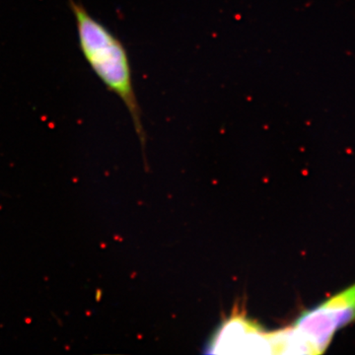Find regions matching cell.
Returning <instances> with one entry per match:
<instances>
[{
  "mask_svg": "<svg viewBox=\"0 0 355 355\" xmlns=\"http://www.w3.org/2000/svg\"><path fill=\"white\" fill-rule=\"evenodd\" d=\"M355 322V284L305 311L286 331V354H321L336 334Z\"/></svg>",
  "mask_w": 355,
  "mask_h": 355,
  "instance_id": "7a4b0ae2",
  "label": "cell"
},
{
  "mask_svg": "<svg viewBox=\"0 0 355 355\" xmlns=\"http://www.w3.org/2000/svg\"><path fill=\"white\" fill-rule=\"evenodd\" d=\"M210 354H273L272 331L235 313L221 324L207 343Z\"/></svg>",
  "mask_w": 355,
  "mask_h": 355,
  "instance_id": "3957f363",
  "label": "cell"
},
{
  "mask_svg": "<svg viewBox=\"0 0 355 355\" xmlns=\"http://www.w3.org/2000/svg\"><path fill=\"white\" fill-rule=\"evenodd\" d=\"M73 13L84 58L106 88L118 96L132 116L142 144L146 141L141 109L133 86L130 58L121 40L95 19L80 1L67 0Z\"/></svg>",
  "mask_w": 355,
  "mask_h": 355,
  "instance_id": "6da1fadb",
  "label": "cell"
}]
</instances>
